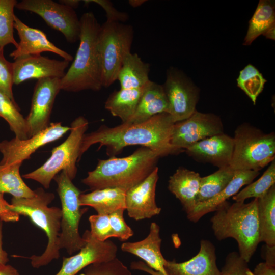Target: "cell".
I'll return each instance as SVG.
<instances>
[{"label": "cell", "mask_w": 275, "mask_h": 275, "mask_svg": "<svg viewBox=\"0 0 275 275\" xmlns=\"http://www.w3.org/2000/svg\"><path fill=\"white\" fill-rule=\"evenodd\" d=\"M35 191V196L31 198L13 197L9 209L19 215L28 217L47 237V246L42 254L32 255L29 258L31 260L32 266L38 268L60 257L59 235L62 211L58 207L48 206L54 198L53 193L46 192L41 187Z\"/></svg>", "instance_id": "cell-5"}, {"label": "cell", "mask_w": 275, "mask_h": 275, "mask_svg": "<svg viewBox=\"0 0 275 275\" xmlns=\"http://www.w3.org/2000/svg\"><path fill=\"white\" fill-rule=\"evenodd\" d=\"M69 63L65 60L51 59L41 54L18 58L13 62V84L18 85L32 79H61Z\"/></svg>", "instance_id": "cell-17"}, {"label": "cell", "mask_w": 275, "mask_h": 275, "mask_svg": "<svg viewBox=\"0 0 275 275\" xmlns=\"http://www.w3.org/2000/svg\"><path fill=\"white\" fill-rule=\"evenodd\" d=\"M215 211L210 219L215 237L219 241L234 239L239 255L249 263L260 242L257 199L247 203L226 201Z\"/></svg>", "instance_id": "cell-4"}, {"label": "cell", "mask_w": 275, "mask_h": 275, "mask_svg": "<svg viewBox=\"0 0 275 275\" xmlns=\"http://www.w3.org/2000/svg\"><path fill=\"white\" fill-rule=\"evenodd\" d=\"M233 148V138L222 133L201 140L185 151L197 161L210 163L221 168L230 166Z\"/></svg>", "instance_id": "cell-19"}, {"label": "cell", "mask_w": 275, "mask_h": 275, "mask_svg": "<svg viewBox=\"0 0 275 275\" xmlns=\"http://www.w3.org/2000/svg\"><path fill=\"white\" fill-rule=\"evenodd\" d=\"M161 241L160 227L155 222H152L149 233L145 238L136 242H124L122 244L121 249L139 257L152 269L168 275L164 268L167 260L161 252Z\"/></svg>", "instance_id": "cell-21"}, {"label": "cell", "mask_w": 275, "mask_h": 275, "mask_svg": "<svg viewBox=\"0 0 275 275\" xmlns=\"http://www.w3.org/2000/svg\"><path fill=\"white\" fill-rule=\"evenodd\" d=\"M235 172L230 166H228L219 168L209 175L201 177L196 206L206 202L222 191L231 181Z\"/></svg>", "instance_id": "cell-31"}, {"label": "cell", "mask_w": 275, "mask_h": 275, "mask_svg": "<svg viewBox=\"0 0 275 275\" xmlns=\"http://www.w3.org/2000/svg\"><path fill=\"white\" fill-rule=\"evenodd\" d=\"M126 191L116 187L96 189L87 194H81V206L93 208L99 214L109 215L119 210L126 209Z\"/></svg>", "instance_id": "cell-25"}, {"label": "cell", "mask_w": 275, "mask_h": 275, "mask_svg": "<svg viewBox=\"0 0 275 275\" xmlns=\"http://www.w3.org/2000/svg\"><path fill=\"white\" fill-rule=\"evenodd\" d=\"M70 130V127L63 126L61 122L51 123L45 129L25 140L15 137L0 142L3 155L0 164L22 163L39 148L61 138Z\"/></svg>", "instance_id": "cell-14"}, {"label": "cell", "mask_w": 275, "mask_h": 275, "mask_svg": "<svg viewBox=\"0 0 275 275\" xmlns=\"http://www.w3.org/2000/svg\"><path fill=\"white\" fill-rule=\"evenodd\" d=\"M3 221L0 219V265L7 264L9 261L7 253L3 248Z\"/></svg>", "instance_id": "cell-46"}, {"label": "cell", "mask_w": 275, "mask_h": 275, "mask_svg": "<svg viewBox=\"0 0 275 275\" xmlns=\"http://www.w3.org/2000/svg\"><path fill=\"white\" fill-rule=\"evenodd\" d=\"M130 268L147 272L151 275H164L160 272L156 271L149 267L145 262L142 261H133L130 264Z\"/></svg>", "instance_id": "cell-44"}, {"label": "cell", "mask_w": 275, "mask_h": 275, "mask_svg": "<svg viewBox=\"0 0 275 275\" xmlns=\"http://www.w3.org/2000/svg\"><path fill=\"white\" fill-rule=\"evenodd\" d=\"M150 70L149 63L144 62L137 53H129L124 59L117 78L120 89L144 87L150 81Z\"/></svg>", "instance_id": "cell-26"}, {"label": "cell", "mask_w": 275, "mask_h": 275, "mask_svg": "<svg viewBox=\"0 0 275 275\" xmlns=\"http://www.w3.org/2000/svg\"><path fill=\"white\" fill-rule=\"evenodd\" d=\"M15 8L38 15L49 26L62 33L68 42L79 40L80 19L74 9L52 0H23Z\"/></svg>", "instance_id": "cell-10"}, {"label": "cell", "mask_w": 275, "mask_h": 275, "mask_svg": "<svg viewBox=\"0 0 275 275\" xmlns=\"http://www.w3.org/2000/svg\"><path fill=\"white\" fill-rule=\"evenodd\" d=\"M16 0H0V47L13 44L16 48L18 43L14 37V8Z\"/></svg>", "instance_id": "cell-35"}, {"label": "cell", "mask_w": 275, "mask_h": 275, "mask_svg": "<svg viewBox=\"0 0 275 275\" xmlns=\"http://www.w3.org/2000/svg\"><path fill=\"white\" fill-rule=\"evenodd\" d=\"M91 235L100 241H104L113 237L108 215L95 214L89 218Z\"/></svg>", "instance_id": "cell-39"}, {"label": "cell", "mask_w": 275, "mask_h": 275, "mask_svg": "<svg viewBox=\"0 0 275 275\" xmlns=\"http://www.w3.org/2000/svg\"><path fill=\"white\" fill-rule=\"evenodd\" d=\"M168 275H219L215 248L208 240H202L198 254L190 259L178 263L167 260L164 266Z\"/></svg>", "instance_id": "cell-20"}, {"label": "cell", "mask_w": 275, "mask_h": 275, "mask_svg": "<svg viewBox=\"0 0 275 275\" xmlns=\"http://www.w3.org/2000/svg\"><path fill=\"white\" fill-rule=\"evenodd\" d=\"M60 3L68 6L73 9L78 7L80 1L78 0H62L59 1Z\"/></svg>", "instance_id": "cell-48"}, {"label": "cell", "mask_w": 275, "mask_h": 275, "mask_svg": "<svg viewBox=\"0 0 275 275\" xmlns=\"http://www.w3.org/2000/svg\"><path fill=\"white\" fill-rule=\"evenodd\" d=\"M80 23L79 46L71 65L61 79V89L70 92L98 91L103 87L98 50L101 25L91 12L84 13Z\"/></svg>", "instance_id": "cell-2"}, {"label": "cell", "mask_w": 275, "mask_h": 275, "mask_svg": "<svg viewBox=\"0 0 275 275\" xmlns=\"http://www.w3.org/2000/svg\"><path fill=\"white\" fill-rule=\"evenodd\" d=\"M264 256L266 263L275 266V246L265 245Z\"/></svg>", "instance_id": "cell-45"}, {"label": "cell", "mask_w": 275, "mask_h": 275, "mask_svg": "<svg viewBox=\"0 0 275 275\" xmlns=\"http://www.w3.org/2000/svg\"><path fill=\"white\" fill-rule=\"evenodd\" d=\"M13 63L6 59L4 55V48L0 47V91L16 103L13 94Z\"/></svg>", "instance_id": "cell-37"}, {"label": "cell", "mask_w": 275, "mask_h": 275, "mask_svg": "<svg viewBox=\"0 0 275 275\" xmlns=\"http://www.w3.org/2000/svg\"><path fill=\"white\" fill-rule=\"evenodd\" d=\"M158 180V168L156 167L144 180L126 191L125 210L129 217L140 221L160 214L161 209L155 201Z\"/></svg>", "instance_id": "cell-16"}, {"label": "cell", "mask_w": 275, "mask_h": 275, "mask_svg": "<svg viewBox=\"0 0 275 275\" xmlns=\"http://www.w3.org/2000/svg\"><path fill=\"white\" fill-rule=\"evenodd\" d=\"M275 185V161L273 160L261 177L232 197L235 202H244L249 198L264 196Z\"/></svg>", "instance_id": "cell-33"}, {"label": "cell", "mask_w": 275, "mask_h": 275, "mask_svg": "<svg viewBox=\"0 0 275 275\" xmlns=\"http://www.w3.org/2000/svg\"><path fill=\"white\" fill-rule=\"evenodd\" d=\"M10 204L4 198V194L0 193V219L5 222H17L20 215L9 210Z\"/></svg>", "instance_id": "cell-42"}, {"label": "cell", "mask_w": 275, "mask_h": 275, "mask_svg": "<svg viewBox=\"0 0 275 275\" xmlns=\"http://www.w3.org/2000/svg\"><path fill=\"white\" fill-rule=\"evenodd\" d=\"M175 123L167 113L156 115L149 119L138 123H122L114 127L105 125L96 131L85 133L79 151V158L89 148L99 144V149L106 147L108 155H115L128 146L141 145L157 153L160 157L182 152L171 143Z\"/></svg>", "instance_id": "cell-1"}, {"label": "cell", "mask_w": 275, "mask_h": 275, "mask_svg": "<svg viewBox=\"0 0 275 275\" xmlns=\"http://www.w3.org/2000/svg\"><path fill=\"white\" fill-rule=\"evenodd\" d=\"M14 28L16 30L20 39L17 47L10 54L14 60L24 56L41 54L43 52H53L69 62L73 60L70 54L50 42L43 31L29 26L16 15Z\"/></svg>", "instance_id": "cell-18"}, {"label": "cell", "mask_w": 275, "mask_h": 275, "mask_svg": "<svg viewBox=\"0 0 275 275\" xmlns=\"http://www.w3.org/2000/svg\"><path fill=\"white\" fill-rule=\"evenodd\" d=\"M168 109L169 103L162 85L150 80L145 86L135 112L125 123H141L156 115L168 113Z\"/></svg>", "instance_id": "cell-24"}, {"label": "cell", "mask_w": 275, "mask_h": 275, "mask_svg": "<svg viewBox=\"0 0 275 275\" xmlns=\"http://www.w3.org/2000/svg\"><path fill=\"white\" fill-rule=\"evenodd\" d=\"M145 86L114 91L106 99L105 108L113 116L119 118L122 123L127 122L135 112Z\"/></svg>", "instance_id": "cell-27"}, {"label": "cell", "mask_w": 275, "mask_h": 275, "mask_svg": "<svg viewBox=\"0 0 275 275\" xmlns=\"http://www.w3.org/2000/svg\"><path fill=\"white\" fill-rule=\"evenodd\" d=\"M21 164H0L1 193H9L17 198H28L35 196V190H32L21 177L19 169Z\"/></svg>", "instance_id": "cell-30"}, {"label": "cell", "mask_w": 275, "mask_h": 275, "mask_svg": "<svg viewBox=\"0 0 275 275\" xmlns=\"http://www.w3.org/2000/svg\"><path fill=\"white\" fill-rule=\"evenodd\" d=\"M0 275H19L17 270L10 265H0Z\"/></svg>", "instance_id": "cell-47"}, {"label": "cell", "mask_w": 275, "mask_h": 275, "mask_svg": "<svg viewBox=\"0 0 275 275\" xmlns=\"http://www.w3.org/2000/svg\"><path fill=\"white\" fill-rule=\"evenodd\" d=\"M159 157L156 152L142 147L127 157L99 160L82 183L92 190L116 187L126 191L152 172Z\"/></svg>", "instance_id": "cell-3"}, {"label": "cell", "mask_w": 275, "mask_h": 275, "mask_svg": "<svg viewBox=\"0 0 275 275\" xmlns=\"http://www.w3.org/2000/svg\"><path fill=\"white\" fill-rule=\"evenodd\" d=\"M0 117L7 122L15 138L20 140L29 138L25 119L20 113L18 105L1 91Z\"/></svg>", "instance_id": "cell-32"}, {"label": "cell", "mask_w": 275, "mask_h": 275, "mask_svg": "<svg viewBox=\"0 0 275 275\" xmlns=\"http://www.w3.org/2000/svg\"><path fill=\"white\" fill-rule=\"evenodd\" d=\"M60 90V78H45L37 80L30 110L25 118L29 138L45 129L49 125L55 99Z\"/></svg>", "instance_id": "cell-13"}, {"label": "cell", "mask_w": 275, "mask_h": 275, "mask_svg": "<svg viewBox=\"0 0 275 275\" xmlns=\"http://www.w3.org/2000/svg\"><path fill=\"white\" fill-rule=\"evenodd\" d=\"M259 174V171H235L231 181L222 191L206 202L196 206L194 210L187 215V218L196 223L206 214L215 211L228 199L237 194L242 186L252 182Z\"/></svg>", "instance_id": "cell-23"}, {"label": "cell", "mask_w": 275, "mask_h": 275, "mask_svg": "<svg viewBox=\"0 0 275 275\" xmlns=\"http://www.w3.org/2000/svg\"><path fill=\"white\" fill-rule=\"evenodd\" d=\"M124 210L119 209L108 215L113 237L118 238L122 241L128 240L134 234L133 230L124 219Z\"/></svg>", "instance_id": "cell-40"}, {"label": "cell", "mask_w": 275, "mask_h": 275, "mask_svg": "<svg viewBox=\"0 0 275 275\" xmlns=\"http://www.w3.org/2000/svg\"><path fill=\"white\" fill-rule=\"evenodd\" d=\"M257 199L260 242L275 246V185L264 196Z\"/></svg>", "instance_id": "cell-28"}, {"label": "cell", "mask_w": 275, "mask_h": 275, "mask_svg": "<svg viewBox=\"0 0 275 275\" xmlns=\"http://www.w3.org/2000/svg\"><path fill=\"white\" fill-rule=\"evenodd\" d=\"M133 38L131 25L106 20L100 26L98 50L103 87H108L117 80L124 59L131 52Z\"/></svg>", "instance_id": "cell-8"}, {"label": "cell", "mask_w": 275, "mask_h": 275, "mask_svg": "<svg viewBox=\"0 0 275 275\" xmlns=\"http://www.w3.org/2000/svg\"><path fill=\"white\" fill-rule=\"evenodd\" d=\"M237 82L238 87L247 95L255 105L266 80L256 68L249 64L240 71Z\"/></svg>", "instance_id": "cell-34"}, {"label": "cell", "mask_w": 275, "mask_h": 275, "mask_svg": "<svg viewBox=\"0 0 275 275\" xmlns=\"http://www.w3.org/2000/svg\"><path fill=\"white\" fill-rule=\"evenodd\" d=\"M162 86L169 103L168 113L174 123L188 118L196 110L199 90L183 72L170 67Z\"/></svg>", "instance_id": "cell-11"}, {"label": "cell", "mask_w": 275, "mask_h": 275, "mask_svg": "<svg viewBox=\"0 0 275 275\" xmlns=\"http://www.w3.org/2000/svg\"><path fill=\"white\" fill-rule=\"evenodd\" d=\"M61 203L62 218L59 235L60 249H65L69 255L78 252L85 244L79 232V225L88 208H81L79 198L80 191L72 183L65 170L54 177Z\"/></svg>", "instance_id": "cell-9"}, {"label": "cell", "mask_w": 275, "mask_h": 275, "mask_svg": "<svg viewBox=\"0 0 275 275\" xmlns=\"http://www.w3.org/2000/svg\"><path fill=\"white\" fill-rule=\"evenodd\" d=\"M146 1L145 0H130L128 3L131 7L136 8L142 6Z\"/></svg>", "instance_id": "cell-49"}, {"label": "cell", "mask_w": 275, "mask_h": 275, "mask_svg": "<svg viewBox=\"0 0 275 275\" xmlns=\"http://www.w3.org/2000/svg\"><path fill=\"white\" fill-rule=\"evenodd\" d=\"M88 125V121L84 117H77L71 123L70 134L65 141L53 148L50 157L43 164L23 177L35 180L46 189L56 175L63 170L73 180L77 173L76 162L79 161L81 141Z\"/></svg>", "instance_id": "cell-7"}, {"label": "cell", "mask_w": 275, "mask_h": 275, "mask_svg": "<svg viewBox=\"0 0 275 275\" xmlns=\"http://www.w3.org/2000/svg\"><path fill=\"white\" fill-rule=\"evenodd\" d=\"M76 275H132L128 268L117 257L105 262L91 264Z\"/></svg>", "instance_id": "cell-36"}, {"label": "cell", "mask_w": 275, "mask_h": 275, "mask_svg": "<svg viewBox=\"0 0 275 275\" xmlns=\"http://www.w3.org/2000/svg\"><path fill=\"white\" fill-rule=\"evenodd\" d=\"M253 272L254 275H275V266L261 262L256 266Z\"/></svg>", "instance_id": "cell-43"}, {"label": "cell", "mask_w": 275, "mask_h": 275, "mask_svg": "<svg viewBox=\"0 0 275 275\" xmlns=\"http://www.w3.org/2000/svg\"><path fill=\"white\" fill-rule=\"evenodd\" d=\"M84 246L70 257H63L60 270L56 275H76L88 265L111 261L117 257L118 247L113 241H100L94 238L89 230L82 236Z\"/></svg>", "instance_id": "cell-15"}, {"label": "cell", "mask_w": 275, "mask_h": 275, "mask_svg": "<svg viewBox=\"0 0 275 275\" xmlns=\"http://www.w3.org/2000/svg\"><path fill=\"white\" fill-rule=\"evenodd\" d=\"M248 263L238 252H231L226 258L219 275H254Z\"/></svg>", "instance_id": "cell-38"}, {"label": "cell", "mask_w": 275, "mask_h": 275, "mask_svg": "<svg viewBox=\"0 0 275 275\" xmlns=\"http://www.w3.org/2000/svg\"><path fill=\"white\" fill-rule=\"evenodd\" d=\"M275 13L274 3L270 1H260L252 17L243 44L250 45L258 37L264 35L274 27Z\"/></svg>", "instance_id": "cell-29"}, {"label": "cell", "mask_w": 275, "mask_h": 275, "mask_svg": "<svg viewBox=\"0 0 275 275\" xmlns=\"http://www.w3.org/2000/svg\"><path fill=\"white\" fill-rule=\"evenodd\" d=\"M84 2L87 5L91 3H96L102 7L106 13L107 21L124 23L129 19V15L116 9L110 1L86 0Z\"/></svg>", "instance_id": "cell-41"}, {"label": "cell", "mask_w": 275, "mask_h": 275, "mask_svg": "<svg viewBox=\"0 0 275 275\" xmlns=\"http://www.w3.org/2000/svg\"><path fill=\"white\" fill-rule=\"evenodd\" d=\"M201 179L198 173L182 167L170 177L168 189L180 201L187 215L196 206Z\"/></svg>", "instance_id": "cell-22"}, {"label": "cell", "mask_w": 275, "mask_h": 275, "mask_svg": "<svg viewBox=\"0 0 275 275\" xmlns=\"http://www.w3.org/2000/svg\"><path fill=\"white\" fill-rule=\"evenodd\" d=\"M222 133L224 127L218 116L196 110L188 118L175 123L171 143L182 152L201 140Z\"/></svg>", "instance_id": "cell-12"}, {"label": "cell", "mask_w": 275, "mask_h": 275, "mask_svg": "<svg viewBox=\"0 0 275 275\" xmlns=\"http://www.w3.org/2000/svg\"><path fill=\"white\" fill-rule=\"evenodd\" d=\"M230 167L234 171H259L274 160L275 135L249 124L239 125L234 133Z\"/></svg>", "instance_id": "cell-6"}]
</instances>
